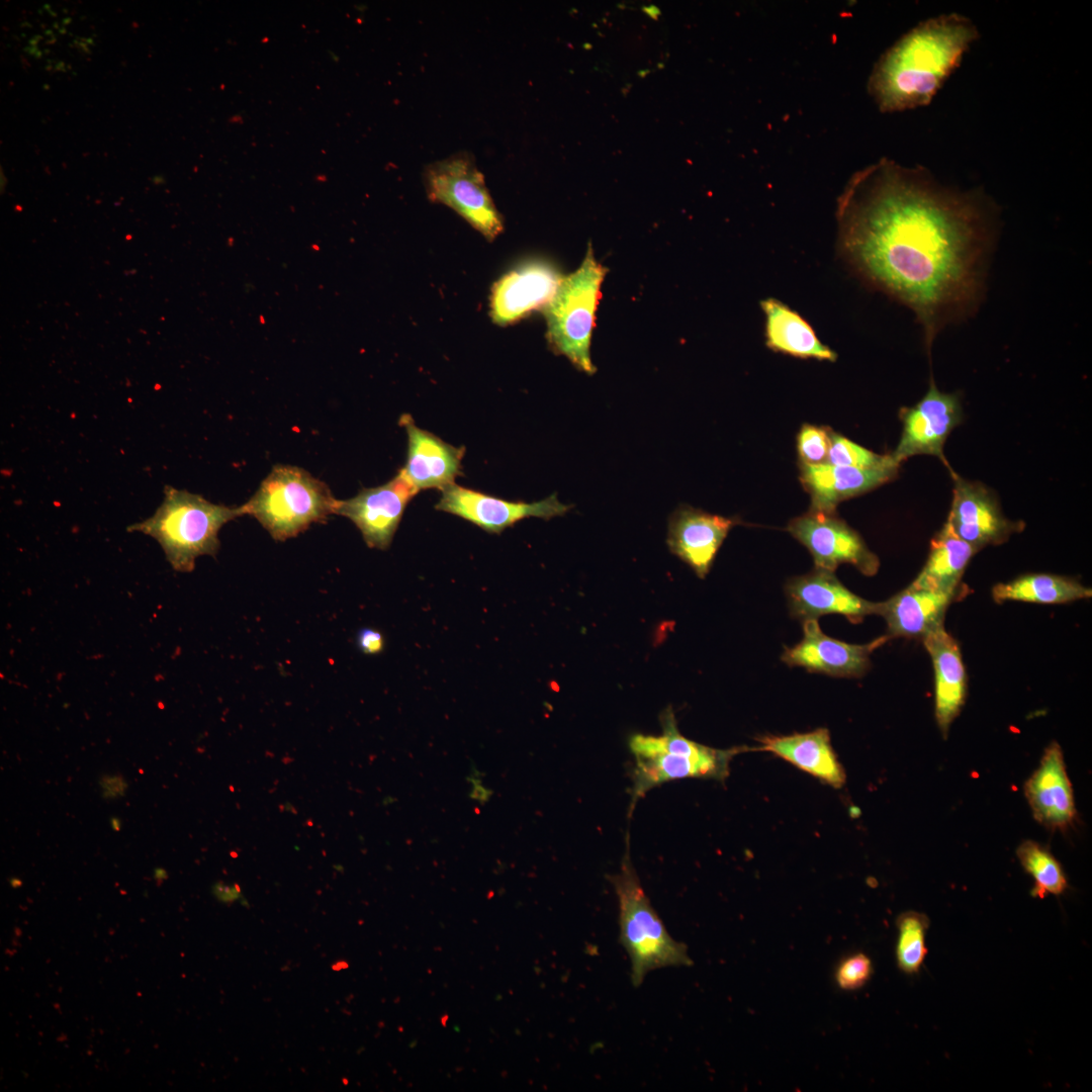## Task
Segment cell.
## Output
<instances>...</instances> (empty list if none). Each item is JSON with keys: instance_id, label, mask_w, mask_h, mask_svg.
Wrapping results in <instances>:
<instances>
[{"instance_id": "cell-4", "label": "cell", "mask_w": 1092, "mask_h": 1092, "mask_svg": "<svg viewBox=\"0 0 1092 1092\" xmlns=\"http://www.w3.org/2000/svg\"><path fill=\"white\" fill-rule=\"evenodd\" d=\"M240 516H244L241 507L212 504L200 494L166 485L155 514L127 531L153 537L173 569L191 572L197 557L216 555L220 528Z\"/></svg>"}, {"instance_id": "cell-3", "label": "cell", "mask_w": 1092, "mask_h": 1092, "mask_svg": "<svg viewBox=\"0 0 1092 1092\" xmlns=\"http://www.w3.org/2000/svg\"><path fill=\"white\" fill-rule=\"evenodd\" d=\"M660 723L659 735L637 733L629 739L634 757L629 815L641 798L662 784L684 779L724 782L729 777L733 757L750 751L745 746L718 749L687 738L678 730L671 707L661 713Z\"/></svg>"}, {"instance_id": "cell-26", "label": "cell", "mask_w": 1092, "mask_h": 1092, "mask_svg": "<svg viewBox=\"0 0 1092 1092\" xmlns=\"http://www.w3.org/2000/svg\"><path fill=\"white\" fill-rule=\"evenodd\" d=\"M1092 597V589L1078 580L1051 573H1028L993 586L996 603L1019 601L1038 604H1065Z\"/></svg>"}, {"instance_id": "cell-25", "label": "cell", "mask_w": 1092, "mask_h": 1092, "mask_svg": "<svg viewBox=\"0 0 1092 1092\" xmlns=\"http://www.w3.org/2000/svg\"><path fill=\"white\" fill-rule=\"evenodd\" d=\"M977 551L945 523L933 537L927 560L911 584L959 595L963 574Z\"/></svg>"}, {"instance_id": "cell-13", "label": "cell", "mask_w": 1092, "mask_h": 1092, "mask_svg": "<svg viewBox=\"0 0 1092 1092\" xmlns=\"http://www.w3.org/2000/svg\"><path fill=\"white\" fill-rule=\"evenodd\" d=\"M418 492L398 471L380 486L362 488L352 498L338 499L334 514L350 519L360 530L368 547L386 550L407 504Z\"/></svg>"}, {"instance_id": "cell-12", "label": "cell", "mask_w": 1092, "mask_h": 1092, "mask_svg": "<svg viewBox=\"0 0 1092 1092\" xmlns=\"http://www.w3.org/2000/svg\"><path fill=\"white\" fill-rule=\"evenodd\" d=\"M572 506L560 503L556 493L536 502H511L453 483L442 489L436 510L458 516L487 533L500 534L526 518L550 520L563 516Z\"/></svg>"}, {"instance_id": "cell-22", "label": "cell", "mask_w": 1092, "mask_h": 1092, "mask_svg": "<svg viewBox=\"0 0 1092 1092\" xmlns=\"http://www.w3.org/2000/svg\"><path fill=\"white\" fill-rule=\"evenodd\" d=\"M959 597L935 589L909 584L885 602H880L878 615L887 623L889 639L896 637L923 639L943 626L949 605Z\"/></svg>"}, {"instance_id": "cell-2", "label": "cell", "mask_w": 1092, "mask_h": 1092, "mask_svg": "<svg viewBox=\"0 0 1092 1092\" xmlns=\"http://www.w3.org/2000/svg\"><path fill=\"white\" fill-rule=\"evenodd\" d=\"M978 37L974 22L959 13L920 22L878 60L869 94L886 113L929 104Z\"/></svg>"}, {"instance_id": "cell-31", "label": "cell", "mask_w": 1092, "mask_h": 1092, "mask_svg": "<svg viewBox=\"0 0 1092 1092\" xmlns=\"http://www.w3.org/2000/svg\"><path fill=\"white\" fill-rule=\"evenodd\" d=\"M873 971L871 959L862 952H856L844 958L838 964L835 981L841 990H858L869 982Z\"/></svg>"}, {"instance_id": "cell-27", "label": "cell", "mask_w": 1092, "mask_h": 1092, "mask_svg": "<svg viewBox=\"0 0 1092 1092\" xmlns=\"http://www.w3.org/2000/svg\"><path fill=\"white\" fill-rule=\"evenodd\" d=\"M1017 858L1034 880L1033 897L1043 899L1049 895L1060 896L1068 888V881L1061 863L1052 852L1033 840L1022 841L1016 849Z\"/></svg>"}, {"instance_id": "cell-6", "label": "cell", "mask_w": 1092, "mask_h": 1092, "mask_svg": "<svg viewBox=\"0 0 1092 1092\" xmlns=\"http://www.w3.org/2000/svg\"><path fill=\"white\" fill-rule=\"evenodd\" d=\"M337 500L327 483L308 471L277 464L241 509L274 540L285 541L333 515Z\"/></svg>"}, {"instance_id": "cell-28", "label": "cell", "mask_w": 1092, "mask_h": 1092, "mask_svg": "<svg viewBox=\"0 0 1092 1092\" xmlns=\"http://www.w3.org/2000/svg\"><path fill=\"white\" fill-rule=\"evenodd\" d=\"M896 926L898 929L897 966L903 973L915 975L920 971L927 956L925 937L929 919L923 913L907 911L899 915Z\"/></svg>"}, {"instance_id": "cell-35", "label": "cell", "mask_w": 1092, "mask_h": 1092, "mask_svg": "<svg viewBox=\"0 0 1092 1092\" xmlns=\"http://www.w3.org/2000/svg\"><path fill=\"white\" fill-rule=\"evenodd\" d=\"M153 878L156 881L157 885H161L165 880L168 879V872L161 867H157L154 869Z\"/></svg>"}, {"instance_id": "cell-9", "label": "cell", "mask_w": 1092, "mask_h": 1092, "mask_svg": "<svg viewBox=\"0 0 1092 1092\" xmlns=\"http://www.w3.org/2000/svg\"><path fill=\"white\" fill-rule=\"evenodd\" d=\"M788 531L809 550L816 568L834 572L839 564L850 563L868 576L879 570L878 556L833 513L811 510L791 521Z\"/></svg>"}, {"instance_id": "cell-32", "label": "cell", "mask_w": 1092, "mask_h": 1092, "mask_svg": "<svg viewBox=\"0 0 1092 1092\" xmlns=\"http://www.w3.org/2000/svg\"><path fill=\"white\" fill-rule=\"evenodd\" d=\"M101 797L106 801H113L126 795L128 783L119 772L103 774L98 780Z\"/></svg>"}, {"instance_id": "cell-23", "label": "cell", "mask_w": 1092, "mask_h": 1092, "mask_svg": "<svg viewBox=\"0 0 1092 1092\" xmlns=\"http://www.w3.org/2000/svg\"><path fill=\"white\" fill-rule=\"evenodd\" d=\"M899 466L854 468L828 463H801V480L811 494L812 510L832 514L846 498L867 492L893 479Z\"/></svg>"}, {"instance_id": "cell-1", "label": "cell", "mask_w": 1092, "mask_h": 1092, "mask_svg": "<svg viewBox=\"0 0 1092 1092\" xmlns=\"http://www.w3.org/2000/svg\"><path fill=\"white\" fill-rule=\"evenodd\" d=\"M989 218L975 193L883 158L855 172L837 199V250L859 278L915 313L930 352L978 303Z\"/></svg>"}, {"instance_id": "cell-24", "label": "cell", "mask_w": 1092, "mask_h": 1092, "mask_svg": "<svg viewBox=\"0 0 1092 1092\" xmlns=\"http://www.w3.org/2000/svg\"><path fill=\"white\" fill-rule=\"evenodd\" d=\"M760 308L765 317V345L770 350L802 359L836 360V353L823 344L813 327L788 304L768 297L760 301Z\"/></svg>"}, {"instance_id": "cell-16", "label": "cell", "mask_w": 1092, "mask_h": 1092, "mask_svg": "<svg viewBox=\"0 0 1092 1092\" xmlns=\"http://www.w3.org/2000/svg\"><path fill=\"white\" fill-rule=\"evenodd\" d=\"M786 594L791 615L802 622L836 614L846 617L851 623H859L869 615H878L880 608V602H870L856 596L832 571L819 568L790 579Z\"/></svg>"}, {"instance_id": "cell-14", "label": "cell", "mask_w": 1092, "mask_h": 1092, "mask_svg": "<svg viewBox=\"0 0 1092 1092\" xmlns=\"http://www.w3.org/2000/svg\"><path fill=\"white\" fill-rule=\"evenodd\" d=\"M889 638L884 635L868 644H850L825 635L817 620L803 622V638L786 647L782 660L790 666L836 677H861L871 666L872 652Z\"/></svg>"}, {"instance_id": "cell-8", "label": "cell", "mask_w": 1092, "mask_h": 1092, "mask_svg": "<svg viewBox=\"0 0 1092 1092\" xmlns=\"http://www.w3.org/2000/svg\"><path fill=\"white\" fill-rule=\"evenodd\" d=\"M424 181L430 200L452 208L486 240L492 241L503 232L502 215L469 153L430 164Z\"/></svg>"}, {"instance_id": "cell-34", "label": "cell", "mask_w": 1092, "mask_h": 1092, "mask_svg": "<svg viewBox=\"0 0 1092 1092\" xmlns=\"http://www.w3.org/2000/svg\"><path fill=\"white\" fill-rule=\"evenodd\" d=\"M241 890L236 886H228L222 882H217L212 886V893L215 898L222 903H233L240 897Z\"/></svg>"}, {"instance_id": "cell-10", "label": "cell", "mask_w": 1092, "mask_h": 1092, "mask_svg": "<svg viewBox=\"0 0 1092 1092\" xmlns=\"http://www.w3.org/2000/svg\"><path fill=\"white\" fill-rule=\"evenodd\" d=\"M903 430L891 454L897 463L914 455H932L949 467L943 446L950 432L961 424L963 408L957 393L940 391L930 380L925 395L913 406L901 411Z\"/></svg>"}, {"instance_id": "cell-20", "label": "cell", "mask_w": 1092, "mask_h": 1092, "mask_svg": "<svg viewBox=\"0 0 1092 1092\" xmlns=\"http://www.w3.org/2000/svg\"><path fill=\"white\" fill-rule=\"evenodd\" d=\"M750 751L769 752L824 784L840 789L846 776L832 747L826 728L790 735H766L756 739Z\"/></svg>"}, {"instance_id": "cell-15", "label": "cell", "mask_w": 1092, "mask_h": 1092, "mask_svg": "<svg viewBox=\"0 0 1092 1092\" xmlns=\"http://www.w3.org/2000/svg\"><path fill=\"white\" fill-rule=\"evenodd\" d=\"M549 262L531 260L503 275L491 289L490 316L494 324L508 326L533 310L545 308L562 279Z\"/></svg>"}, {"instance_id": "cell-29", "label": "cell", "mask_w": 1092, "mask_h": 1092, "mask_svg": "<svg viewBox=\"0 0 1092 1092\" xmlns=\"http://www.w3.org/2000/svg\"><path fill=\"white\" fill-rule=\"evenodd\" d=\"M825 463L854 468H883L899 466L891 454L880 455L847 438L830 432V447Z\"/></svg>"}, {"instance_id": "cell-37", "label": "cell", "mask_w": 1092, "mask_h": 1092, "mask_svg": "<svg viewBox=\"0 0 1092 1092\" xmlns=\"http://www.w3.org/2000/svg\"><path fill=\"white\" fill-rule=\"evenodd\" d=\"M9 884L13 889H17L22 886V881L16 877H11L9 879Z\"/></svg>"}, {"instance_id": "cell-30", "label": "cell", "mask_w": 1092, "mask_h": 1092, "mask_svg": "<svg viewBox=\"0 0 1092 1092\" xmlns=\"http://www.w3.org/2000/svg\"><path fill=\"white\" fill-rule=\"evenodd\" d=\"M830 447V433L826 428L804 425L798 434L797 448L801 463H825Z\"/></svg>"}, {"instance_id": "cell-18", "label": "cell", "mask_w": 1092, "mask_h": 1092, "mask_svg": "<svg viewBox=\"0 0 1092 1092\" xmlns=\"http://www.w3.org/2000/svg\"><path fill=\"white\" fill-rule=\"evenodd\" d=\"M1024 795L1034 819L1051 830H1066L1076 818L1071 782L1058 742L1044 749L1038 767L1025 782Z\"/></svg>"}, {"instance_id": "cell-11", "label": "cell", "mask_w": 1092, "mask_h": 1092, "mask_svg": "<svg viewBox=\"0 0 1092 1092\" xmlns=\"http://www.w3.org/2000/svg\"><path fill=\"white\" fill-rule=\"evenodd\" d=\"M953 494L946 523L953 532L976 550L1006 542L1021 532L1024 523L1008 519L996 495L984 484L950 472Z\"/></svg>"}, {"instance_id": "cell-19", "label": "cell", "mask_w": 1092, "mask_h": 1092, "mask_svg": "<svg viewBox=\"0 0 1092 1092\" xmlns=\"http://www.w3.org/2000/svg\"><path fill=\"white\" fill-rule=\"evenodd\" d=\"M399 424L407 435L406 462L399 471L408 482L418 491L426 488L442 490L455 483V478L462 474L465 448L455 447L417 427L410 415H402Z\"/></svg>"}, {"instance_id": "cell-21", "label": "cell", "mask_w": 1092, "mask_h": 1092, "mask_svg": "<svg viewBox=\"0 0 1092 1092\" xmlns=\"http://www.w3.org/2000/svg\"><path fill=\"white\" fill-rule=\"evenodd\" d=\"M934 670V715L943 738L960 715L967 697V673L958 642L944 625L923 639Z\"/></svg>"}, {"instance_id": "cell-7", "label": "cell", "mask_w": 1092, "mask_h": 1092, "mask_svg": "<svg viewBox=\"0 0 1092 1092\" xmlns=\"http://www.w3.org/2000/svg\"><path fill=\"white\" fill-rule=\"evenodd\" d=\"M606 273L607 269L596 260L592 247H588L581 265L562 277L555 294L543 309L550 349L565 356L576 369L588 375L596 372L590 343Z\"/></svg>"}, {"instance_id": "cell-36", "label": "cell", "mask_w": 1092, "mask_h": 1092, "mask_svg": "<svg viewBox=\"0 0 1092 1092\" xmlns=\"http://www.w3.org/2000/svg\"><path fill=\"white\" fill-rule=\"evenodd\" d=\"M109 823H110V827H111V829L113 831H115V832L120 831L121 825H122L120 818L114 817V816L110 817Z\"/></svg>"}, {"instance_id": "cell-5", "label": "cell", "mask_w": 1092, "mask_h": 1092, "mask_svg": "<svg viewBox=\"0 0 1092 1092\" xmlns=\"http://www.w3.org/2000/svg\"><path fill=\"white\" fill-rule=\"evenodd\" d=\"M629 834L620 870L609 877L618 899L619 941L630 960V978L639 987L652 971L693 965L688 946L667 931L645 893L629 849Z\"/></svg>"}, {"instance_id": "cell-33", "label": "cell", "mask_w": 1092, "mask_h": 1092, "mask_svg": "<svg viewBox=\"0 0 1092 1092\" xmlns=\"http://www.w3.org/2000/svg\"><path fill=\"white\" fill-rule=\"evenodd\" d=\"M357 644L364 654L375 655L383 650L384 637L378 630L363 628L357 634Z\"/></svg>"}, {"instance_id": "cell-17", "label": "cell", "mask_w": 1092, "mask_h": 1092, "mask_svg": "<svg viewBox=\"0 0 1092 1092\" xmlns=\"http://www.w3.org/2000/svg\"><path fill=\"white\" fill-rule=\"evenodd\" d=\"M738 523L737 519L680 506L668 521V548L704 578L729 531Z\"/></svg>"}]
</instances>
